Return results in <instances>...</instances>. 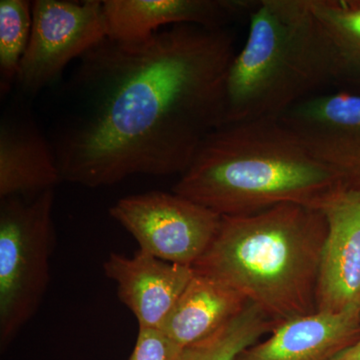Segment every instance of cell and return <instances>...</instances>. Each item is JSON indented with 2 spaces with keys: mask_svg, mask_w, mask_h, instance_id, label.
<instances>
[{
  "mask_svg": "<svg viewBox=\"0 0 360 360\" xmlns=\"http://www.w3.org/2000/svg\"><path fill=\"white\" fill-rule=\"evenodd\" d=\"M236 53L229 30L189 25L90 49L66 84L49 141L61 179L96 188L135 174H184L221 127Z\"/></svg>",
  "mask_w": 360,
  "mask_h": 360,
  "instance_id": "6da1fadb",
  "label": "cell"
},
{
  "mask_svg": "<svg viewBox=\"0 0 360 360\" xmlns=\"http://www.w3.org/2000/svg\"><path fill=\"white\" fill-rule=\"evenodd\" d=\"M347 186L279 118H265L213 130L172 191L220 217H245L288 203L321 210Z\"/></svg>",
  "mask_w": 360,
  "mask_h": 360,
  "instance_id": "7a4b0ae2",
  "label": "cell"
},
{
  "mask_svg": "<svg viewBox=\"0 0 360 360\" xmlns=\"http://www.w3.org/2000/svg\"><path fill=\"white\" fill-rule=\"evenodd\" d=\"M326 234L322 210L295 203L222 217L193 269L240 293L278 326L316 312Z\"/></svg>",
  "mask_w": 360,
  "mask_h": 360,
  "instance_id": "3957f363",
  "label": "cell"
},
{
  "mask_svg": "<svg viewBox=\"0 0 360 360\" xmlns=\"http://www.w3.org/2000/svg\"><path fill=\"white\" fill-rule=\"evenodd\" d=\"M224 82L221 127L278 118L333 82L328 39L309 0H257Z\"/></svg>",
  "mask_w": 360,
  "mask_h": 360,
  "instance_id": "277c9868",
  "label": "cell"
},
{
  "mask_svg": "<svg viewBox=\"0 0 360 360\" xmlns=\"http://www.w3.org/2000/svg\"><path fill=\"white\" fill-rule=\"evenodd\" d=\"M0 347L32 321L49 283L54 189L0 198Z\"/></svg>",
  "mask_w": 360,
  "mask_h": 360,
  "instance_id": "5b68a950",
  "label": "cell"
},
{
  "mask_svg": "<svg viewBox=\"0 0 360 360\" xmlns=\"http://www.w3.org/2000/svg\"><path fill=\"white\" fill-rule=\"evenodd\" d=\"M110 213L139 250L170 264L193 267L219 231L222 217L177 193L127 196Z\"/></svg>",
  "mask_w": 360,
  "mask_h": 360,
  "instance_id": "8992f818",
  "label": "cell"
},
{
  "mask_svg": "<svg viewBox=\"0 0 360 360\" xmlns=\"http://www.w3.org/2000/svg\"><path fill=\"white\" fill-rule=\"evenodd\" d=\"M108 39L103 1L37 0L32 2L30 42L18 82L28 96L51 84L73 59Z\"/></svg>",
  "mask_w": 360,
  "mask_h": 360,
  "instance_id": "52a82bcc",
  "label": "cell"
},
{
  "mask_svg": "<svg viewBox=\"0 0 360 360\" xmlns=\"http://www.w3.org/2000/svg\"><path fill=\"white\" fill-rule=\"evenodd\" d=\"M278 118L347 186H360V92L314 94Z\"/></svg>",
  "mask_w": 360,
  "mask_h": 360,
  "instance_id": "ba28073f",
  "label": "cell"
},
{
  "mask_svg": "<svg viewBox=\"0 0 360 360\" xmlns=\"http://www.w3.org/2000/svg\"><path fill=\"white\" fill-rule=\"evenodd\" d=\"M328 222L316 311L360 309V186H347L322 208Z\"/></svg>",
  "mask_w": 360,
  "mask_h": 360,
  "instance_id": "9c48e42d",
  "label": "cell"
},
{
  "mask_svg": "<svg viewBox=\"0 0 360 360\" xmlns=\"http://www.w3.org/2000/svg\"><path fill=\"white\" fill-rule=\"evenodd\" d=\"M257 0H105L108 39L120 42L146 39L161 27L179 25L225 28L250 15Z\"/></svg>",
  "mask_w": 360,
  "mask_h": 360,
  "instance_id": "30bf717a",
  "label": "cell"
},
{
  "mask_svg": "<svg viewBox=\"0 0 360 360\" xmlns=\"http://www.w3.org/2000/svg\"><path fill=\"white\" fill-rule=\"evenodd\" d=\"M103 270L117 285L118 297L134 314L139 328L158 329L194 274L191 266L170 264L141 250L134 257L110 253Z\"/></svg>",
  "mask_w": 360,
  "mask_h": 360,
  "instance_id": "8fae6325",
  "label": "cell"
},
{
  "mask_svg": "<svg viewBox=\"0 0 360 360\" xmlns=\"http://www.w3.org/2000/svg\"><path fill=\"white\" fill-rule=\"evenodd\" d=\"M236 360H335L360 336V309L316 311L278 324Z\"/></svg>",
  "mask_w": 360,
  "mask_h": 360,
  "instance_id": "7c38bea8",
  "label": "cell"
},
{
  "mask_svg": "<svg viewBox=\"0 0 360 360\" xmlns=\"http://www.w3.org/2000/svg\"><path fill=\"white\" fill-rule=\"evenodd\" d=\"M61 179L51 141L26 111L9 108L0 124V198L54 189Z\"/></svg>",
  "mask_w": 360,
  "mask_h": 360,
  "instance_id": "4fadbf2b",
  "label": "cell"
},
{
  "mask_svg": "<svg viewBox=\"0 0 360 360\" xmlns=\"http://www.w3.org/2000/svg\"><path fill=\"white\" fill-rule=\"evenodd\" d=\"M240 293L194 271L160 330L182 348L205 340L248 304Z\"/></svg>",
  "mask_w": 360,
  "mask_h": 360,
  "instance_id": "5bb4252c",
  "label": "cell"
},
{
  "mask_svg": "<svg viewBox=\"0 0 360 360\" xmlns=\"http://www.w3.org/2000/svg\"><path fill=\"white\" fill-rule=\"evenodd\" d=\"M328 39L333 82L360 89V0H309Z\"/></svg>",
  "mask_w": 360,
  "mask_h": 360,
  "instance_id": "9a60e30c",
  "label": "cell"
},
{
  "mask_svg": "<svg viewBox=\"0 0 360 360\" xmlns=\"http://www.w3.org/2000/svg\"><path fill=\"white\" fill-rule=\"evenodd\" d=\"M277 324L257 305L245 309L205 340L184 348L180 360H236Z\"/></svg>",
  "mask_w": 360,
  "mask_h": 360,
  "instance_id": "2e32d148",
  "label": "cell"
},
{
  "mask_svg": "<svg viewBox=\"0 0 360 360\" xmlns=\"http://www.w3.org/2000/svg\"><path fill=\"white\" fill-rule=\"evenodd\" d=\"M32 2L0 1V92L8 94L18 82L21 60L30 42Z\"/></svg>",
  "mask_w": 360,
  "mask_h": 360,
  "instance_id": "e0dca14e",
  "label": "cell"
},
{
  "mask_svg": "<svg viewBox=\"0 0 360 360\" xmlns=\"http://www.w3.org/2000/svg\"><path fill=\"white\" fill-rule=\"evenodd\" d=\"M182 350L160 329L139 328L129 360H180Z\"/></svg>",
  "mask_w": 360,
  "mask_h": 360,
  "instance_id": "ac0fdd59",
  "label": "cell"
},
{
  "mask_svg": "<svg viewBox=\"0 0 360 360\" xmlns=\"http://www.w3.org/2000/svg\"><path fill=\"white\" fill-rule=\"evenodd\" d=\"M335 360H360V336L359 340L343 350Z\"/></svg>",
  "mask_w": 360,
  "mask_h": 360,
  "instance_id": "d6986e66",
  "label": "cell"
}]
</instances>
